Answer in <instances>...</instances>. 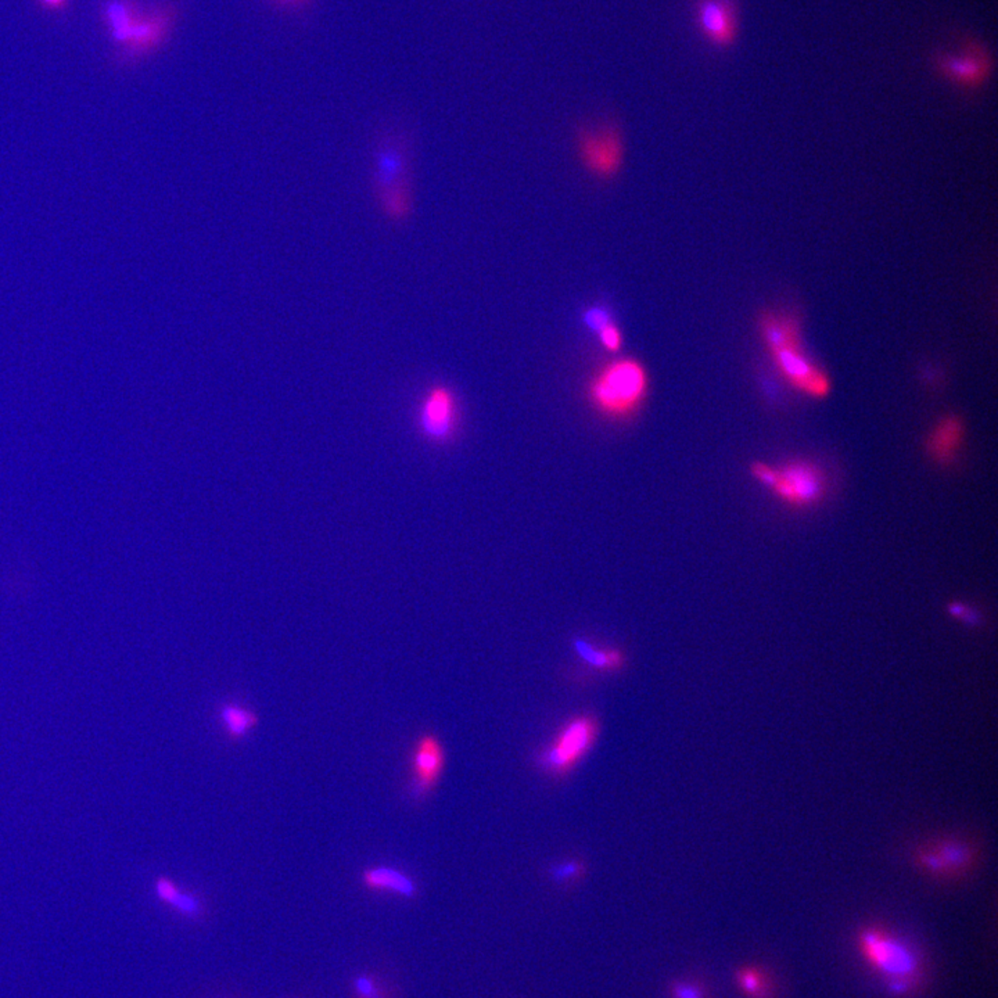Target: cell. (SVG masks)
<instances>
[{"label": "cell", "instance_id": "obj_3", "mask_svg": "<svg viewBox=\"0 0 998 998\" xmlns=\"http://www.w3.org/2000/svg\"><path fill=\"white\" fill-rule=\"evenodd\" d=\"M373 187L381 213L391 222H404L412 211L409 158L396 138H384L373 153Z\"/></svg>", "mask_w": 998, "mask_h": 998}, {"label": "cell", "instance_id": "obj_16", "mask_svg": "<svg viewBox=\"0 0 998 998\" xmlns=\"http://www.w3.org/2000/svg\"><path fill=\"white\" fill-rule=\"evenodd\" d=\"M218 721L222 731L231 741L247 738L260 725V715L255 710L239 702L222 703L218 709Z\"/></svg>", "mask_w": 998, "mask_h": 998}, {"label": "cell", "instance_id": "obj_20", "mask_svg": "<svg viewBox=\"0 0 998 998\" xmlns=\"http://www.w3.org/2000/svg\"><path fill=\"white\" fill-rule=\"evenodd\" d=\"M739 987L752 998H767L768 984L764 974L756 968H744L736 974Z\"/></svg>", "mask_w": 998, "mask_h": 998}, {"label": "cell", "instance_id": "obj_27", "mask_svg": "<svg viewBox=\"0 0 998 998\" xmlns=\"http://www.w3.org/2000/svg\"><path fill=\"white\" fill-rule=\"evenodd\" d=\"M39 4L48 10H62L67 5V0H39Z\"/></svg>", "mask_w": 998, "mask_h": 998}, {"label": "cell", "instance_id": "obj_18", "mask_svg": "<svg viewBox=\"0 0 998 998\" xmlns=\"http://www.w3.org/2000/svg\"><path fill=\"white\" fill-rule=\"evenodd\" d=\"M573 649L588 667L600 673H615L626 666V656L616 648L594 647L587 639L577 637L573 639Z\"/></svg>", "mask_w": 998, "mask_h": 998}, {"label": "cell", "instance_id": "obj_2", "mask_svg": "<svg viewBox=\"0 0 998 998\" xmlns=\"http://www.w3.org/2000/svg\"><path fill=\"white\" fill-rule=\"evenodd\" d=\"M647 369L634 358H620L603 367L590 383V399L600 414L626 417L647 398Z\"/></svg>", "mask_w": 998, "mask_h": 998}, {"label": "cell", "instance_id": "obj_1", "mask_svg": "<svg viewBox=\"0 0 998 998\" xmlns=\"http://www.w3.org/2000/svg\"><path fill=\"white\" fill-rule=\"evenodd\" d=\"M760 334L778 372L789 386L810 398L830 396L832 383L801 346V323L788 313L765 311L760 316Z\"/></svg>", "mask_w": 998, "mask_h": 998}, {"label": "cell", "instance_id": "obj_25", "mask_svg": "<svg viewBox=\"0 0 998 998\" xmlns=\"http://www.w3.org/2000/svg\"><path fill=\"white\" fill-rule=\"evenodd\" d=\"M354 990L357 998H383V992L370 974H360L354 979Z\"/></svg>", "mask_w": 998, "mask_h": 998}, {"label": "cell", "instance_id": "obj_5", "mask_svg": "<svg viewBox=\"0 0 998 998\" xmlns=\"http://www.w3.org/2000/svg\"><path fill=\"white\" fill-rule=\"evenodd\" d=\"M859 945L869 965L889 979L896 994H906L918 981L921 960L908 943L879 927H867L859 935Z\"/></svg>", "mask_w": 998, "mask_h": 998}, {"label": "cell", "instance_id": "obj_10", "mask_svg": "<svg viewBox=\"0 0 998 998\" xmlns=\"http://www.w3.org/2000/svg\"><path fill=\"white\" fill-rule=\"evenodd\" d=\"M937 68L948 80L966 88L981 85L990 72L989 54L976 43H966L958 56L942 54L936 60Z\"/></svg>", "mask_w": 998, "mask_h": 998}, {"label": "cell", "instance_id": "obj_19", "mask_svg": "<svg viewBox=\"0 0 998 998\" xmlns=\"http://www.w3.org/2000/svg\"><path fill=\"white\" fill-rule=\"evenodd\" d=\"M104 13H106V21L112 39L117 43L125 46L140 17L138 14L135 2L133 0H110Z\"/></svg>", "mask_w": 998, "mask_h": 998}, {"label": "cell", "instance_id": "obj_17", "mask_svg": "<svg viewBox=\"0 0 998 998\" xmlns=\"http://www.w3.org/2000/svg\"><path fill=\"white\" fill-rule=\"evenodd\" d=\"M154 893L157 898L166 906L171 907L182 916L198 919L204 913L203 901L193 893L184 892L175 880L168 877H158L154 882Z\"/></svg>", "mask_w": 998, "mask_h": 998}, {"label": "cell", "instance_id": "obj_7", "mask_svg": "<svg viewBox=\"0 0 998 998\" xmlns=\"http://www.w3.org/2000/svg\"><path fill=\"white\" fill-rule=\"evenodd\" d=\"M446 763V746L436 734L417 736L409 754L408 799L420 803L432 795L443 777Z\"/></svg>", "mask_w": 998, "mask_h": 998}, {"label": "cell", "instance_id": "obj_13", "mask_svg": "<svg viewBox=\"0 0 998 998\" xmlns=\"http://www.w3.org/2000/svg\"><path fill=\"white\" fill-rule=\"evenodd\" d=\"M171 21V10L169 9L154 10L150 14L139 17L135 28H133L130 41L125 46H122L125 56L128 59H138V57L153 51L166 38Z\"/></svg>", "mask_w": 998, "mask_h": 998}, {"label": "cell", "instance_id": "obj_28", "mask_svg": "<svg viewBox=\"0 0 998 998\" xmlns=\"http://www.w3.org/2000/svg\"><path fill=\"white\" fill-rule=\"evenodd\" d=\"M286 2H296V0H286Z\"/></svg>", "mask_w": 998, "mask_h": 998}, {"label": "cell", "instance_id": "obj_8", "mask_svg": "<svg viewBox=\"0 0 998 998\" xmlns=\"http://www.w3.org/2000/svg\"><path fill=\"white\" fill-rule=\"evenodd\" d=\"M579 154L585 168L595 177H615L623 166V139L615 128L588 130L580 136Z\"/></svg>", "mask_w": 998, "mask_h": 998}, {"label": "cell", "instance_id": "obj_22", "mask_svg": "<svg viewBox=\"0 0 998 998\" xmlns=\"http://www.w3.org/2000/svg\"><path fill=\"white\" fill-rule=\"evenodd\" d=\"M585 869L577 859H567L551 869V879L558 885H571L584 877Z\"/></svg>", "mask_w": 998, "mask_h": 998}, {"label": "cell", "instance_id": "obj_26", "mask_svg": "<svg viewBox=\"0 0 998 998\" xmlns=\"http://www.w3.org/2000/svg\"><path fill=\"white\" fill-rule=\"evenodd\" d=\"M950 611L953 615L957 616L961 620L971 621V623H976L978 621V616L971 609L966 608L965 605L955 602L950 605Z\"/></svg>", "mask_w": 998, "mask_h": 998}, {"label": "cell", "instance_id": "obj_21", "mask_svg": "<svg viewBox=\"0 0 998 998\" xmlns=\"http://www.w3.org/2000/svg\"><path fill=\"white\" fill-rule=\"evenodd\" d=\"M613 322H615L613 313L602 304L590 305L582 312V323L588 331L594 334L600 333L603 328Z\"/></svg>", "mask_w": 998, "mask_h": 998}, {"label": "cell", "instance_id": "obj_12", "mask_svg": "<svg viewBox=\"0 0 998 998\" xmlns=\"http://www.w3.org/2000/svg\"><path fill=\"white\" fill-rule=\"evenodd\" d=\"M965 443V425L957 415H945L927 436L926 452L935 464L951 466Z\"/></svg>", "mask_w": 998, "mask_h": 998}, {"label": "cell", "instance_id": "obj_11", "mask_svg": "<svg viewBox=\"0 0 998 998\" xmlns=\"http://www.w3.org/2000/svg\"><path fill=\"white\" fill-rule=\"evenodd\" d=\"M696 20L703 35L718 46L733 43L736 33L733 0H697Z\"/></svg>", "mask_w": 998, "mask_h": 998}, {"label": "cell", "instance_id": "obj_24", "mask_svg": "<svg viewBox=\"0 0 998 998\" xmlns=\"http://www.w3.org/2000/svg\"><path fill=\"white\" fill-rule=\"evenodd\" d=\"M600 346L608 352H619L623 346V334L615 322L603 328L597 334Z\"/></svg>", "mask_w": 998, "mask_h": 998}, {"label": "cell", "instance_id": "obj_14", "mask_svg": "<svg viewBox=\"0 0 998 998\" xmlns=\"http://www.w3.org/2000/svg\"><path fill=\"white\" fill-rule=\"evenodd\" d=\"M365 889L375 893H390L412 900L417 896V883L411 875L393 866L368 867L360 874Z\"/></svg>", "mask_w": 998, "mask_h": 998}, {"label": "cell", "instance_id": "obj_6", "mask_svg": "<svg viewBox=\"0 0 998 998\" xmlns=\"http://www.w3.org/2000/svg\"><path fill=\"white\" fill-rule=\"evenodd\" d=\"M600 721L595 715L588 713L574 715L538 752L535 764L545 774L564 777L592 751L600 738Z\"/></svg>", "mask_w": 998, "mask_h": 998}, {"label": "cell", "instance_id": "obj_9", "mask_svg": "<svg viewBox=\"0 0 998 998\" xmlns=\"http://www.w3.org/2000/svg\"><path fill=\"white\" fill-rule=\"evenodd\" d=\"M458 423L456 398L449 389L438 386L426 394L420 404L419 426L423 435L443 443L456 433Z\"/></svg>", "mask_w": 998, "mask_h": 998}, {"label": "cell", "instance_id": "obj_4", "mask_svg": "<svg viewBox=\"0 0 998 998\" xmlns=\"http://www.w3.org/2000/svg\"><path fill=\"white\" fill-rule=\"evenodd\" d=\"M752 475L791 508H811L821 503L828 490L824 470L804 459L789 461L777 467L756 462L752 465Z\"/></svg>", "mask_w": 998, "mask_h": 998}, {"label": "cell", "instance_id": "obj_23", "mask_svg": "<svg viewBox=\"0 0 998 998\" xmlns=\"http://www.w3.org/2000/svg\"><path fill=\"white\" fill-rule=\"evenodd\" d=\"M670 998H707L706 987L694 979H676L668 986Z\"/></svg>", "mask_w": 998, "mask_h": 998}, {"label": "cell", "instance_id": "obj_15", "mask_svg": "<svg viewBox=\"0 0 998 998\" xmlns=\"http://www.w3.org/2000/svg\"><path fill=\"white\" fill-rule=\"evenodd\" d=\"M971 861L968 849L961 843H942L919 854V863L934 874L951 875L965 868Z\"/></svg>", "mask_w": 998, "mask_h": 998}]
</instances>
